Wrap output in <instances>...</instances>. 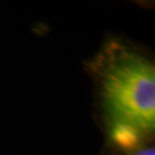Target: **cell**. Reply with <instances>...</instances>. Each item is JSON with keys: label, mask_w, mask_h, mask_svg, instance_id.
<instances>
[{"label": "cell", "mask_w": 155, "mask_h": 155, "mask_svg": "<svg viewBox=\"0 0 155 155\" xmlns=\"http://www.w3.org/2000/svg\"><path fill=\"white\" fill-rule=\"evenodd\" d=\"M104 133L129 128L154 138L155 64L140 45L120 36L106 39L87 62Z\"/></svg>", "instance_id": "6da1fadb"}, {"label": "cell", "mask_w": 155, "mask_h": 155, "mask_svg": "<svg viewBox=\"0 0 155 155\" xmlns=\"http://www.w3.org/2000/svg\"><path fill=\"white\" fill-rule=\"evenodd\" d=\"M101 155H155V147L154 143H151L142 149L134 150V151H109V150L104 149Z\"/></svg>", "instance_id": "7a4b0ae2"}]
</instances>
